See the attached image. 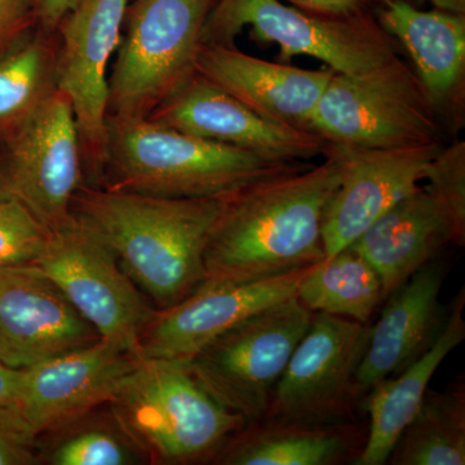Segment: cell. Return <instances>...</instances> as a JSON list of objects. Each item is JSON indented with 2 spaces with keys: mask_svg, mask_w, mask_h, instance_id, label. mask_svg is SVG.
<instances>
[{
  "mask_svg": "<svg viewBox=\"0 0 465 465\" xmlns=\"http://www.w3.org/2000/svg\"><path fill=\"white\" fill-rule=\"evenodd\" d=\"M323 157L322 163L251 183L226 198L204 249L203 284L266 280L326 258L324 211L341 166L332 150Z\"/></svg>",
  "mask_w": 465,
  "mask_h": 465,
  "instance_id": "cell-1",
  "label": "cell"
},
{
  "mask_svg": "<svg viewBox=\"0 0 465 465\" xmlns=\"http://www.w3.org/2000/svg\"><path fill=\"white\" fill-rule=\"evenodd\" d=\"M226 198L155 197L82 185L72 213L103 238L153 305L167 309L203 284L204 249Z\"/></svg>",
  "mask_w": 465,
  "mask_h": 465,
  "instance_id": "cell-2",
  "label": "cell"
},
{
  "mask_svg": "<svg viewBox=\"0 0 465 465\" xmlns=\"http://www.w3.org/2000/svg\"><path fill=\"white\" fill-rule=\"evenodd\" d=\"M308 164L210 142L146 116L108 115L96 186L155 197L224 198Z\"/></svg>",
  "mask_w": 465,
  "mask_h": 465,
  "instance_id": "cell-3",
  "label": "cell"
},
{
  "mask_svg": "<svg viewBox=\"0 0 465 465\" xmlns=\"http://www.w3.org/2000/svg\"><path fill=\"white\" fill-rule=\"evenodd\" d=\"M109 406L149 464L213 463L249 423L201 384L186 360L143 358Z\"/></svg>",
  "mask_w": 465,
  "mask_h": 465,
  "instance_id": "cell-4",
  "label": "cell"
},
{
  "mask_svg": "<svg viewBox=\"0 0 465 465\" xmlns=\"http://www.w3.org/2000/svg\"><path fill=\"white\" fill-rule=\"evenodd\" d=\"M309 131L338 148L440 145L439 113L400 56L363 74L333 73Z\"/></svg>",
  "mask_w": 465,
  "mask_h": 465,
  "instance_id": "cell-5",
  "label": "cell"
},
{
  "mask_svg": "<svg viewBox=\"0 0 465 465\" xmlns=\"http://www.w3.org/2000/svg\"><path fill=\"white\" fill-rule=\"evenodd\" d=\"M246 27L255 41L280 47L281 63L313 57L339 74H363L399 57V43L374 14L318 16L281 0H215L204 21L202 43L234 45Z\"/></svg>",
  "mask_w": 465,
  "mask_h": 465,
  "instance_id": "cell-6",
  "label": "cell"
},
{
  "mask_svg": "<svg viewBox=\"0 0 465 465\" xmlns=\"http://www.w3.org/2000/svg\"><path fill=\"white\" fill-rule=\"evenodd\" d=\"M215 0H134L109 76L108 115L148 116L195 74Z\"/></svg>",
  "mask_w": 465,
  "mask_h": 465,
  "instance_id": "cell-7",
  "label": "cell"
},
{
  "mask_svg": "<svg viewBox=\"0 0 465 465\" xmlns=\"http://www.w3.org/2000/svg\"><path fill=\"white\" fill-rule=\"evenodd\" d=\"M313 316L293 296L220 335L189 366L223 406L249 423L259 420Z\"/></svg>",
  "mask_w": 465,
  "mask_h": 465,
  "instance_id": "cell-8",
  "label": "cell"
},
{
  "mask_svg": "<svg viewBox=\"0 0 465 465\" xmlns=\"http://www.w3.org/2000/svg\"><path fill=\"white\" fill-rule=\"evenodd\" d=\"M33 264L57 284L101 341L140 356V338L157 308L149 304L90 225L73 215L65 226L51 232Z\"/></svg>",
  "mask_w": 465,
  "mask_h": 465,
  "instance_id": "cell-9",
  "label": "cell"
},
{
  "mask_svg": "<svg viewBox=\"0 0 465 465\" xmlns=\"http://www.w3.org/2000/svg\"><path fill=\"white\" fill-rule=\"evenodd\" d=\"M0 142V193L15 198L51 232L73 219L84 185V158L72 104L60 91Z\"/></svg>",
  "mask_w": 465,
  "mask_h": 465,
  "instance_id": "cell-10",
  "label": "cell"
},
{
  "mask_svg": "<svg viewBox=\"0 0 465 465\" xmlns=\"http://www.w3.org/2000/svg\"><path fill=\"white\" fill-rule=\"evenodd\" d=\"M370 332V322L314 313L275 384L264 416L307 424L356 420L354 412L363 400L357 371Z\"/></svg>",
  "mask_w": 465,
  "mask_h": 465,
  "instance_id": "cell-11",
  "label": "cell"
},
{
  "mask_svg": "<svg viewBox=\"0 0 465 465\" xmlns=\"http://www.w3.org/2000/svg\"><path fill=\"white\" fill-rule=\"evenodd\" d=\"M127 0H78L58 24L57 91L72 104L84 158V185L96 186L105 157L110 60Z\"/></svg>",
  "mask_w": 465,
  "mask_h": 465,
  "instance_id": "cell-12",
  "label": "cell"
},
{
  "mask_svg": "<svg viewBox=\"0 0 465 465\" xmlns=\"http://www.w3.org/2000/svg\"><path fill=\"white\" fill-rule=\"evenodd\" d=\"M100 341L38 266L0 268V362L26 370Z\"/></svg>",
  "mask_w": 465,
  "mask_h": 465,
  "instance_id": "cell-13",
  "label": "cell"
},
{
  "mask_svg": "<svg viewBox=\"0 0 465 465\" xmlns=\"http://www.w3.org/2000/svg\"><path fill=\"white\" fill-rule=\"evenodd\" d=\"M314 265L253 282L203 284L179 304L155 311L140 338V356L191 360L247 318L296 296Z\"/></svg>",
  "mask_w": 465,
  "mask_h": 465,
  "instance_id": "cell-14",
  "label": "cell"
},
{
  "mask_svg": "<svg viewBox=\"0 0 465 465\" xmlns=\"http://www.w3.org/2000/svg\"><path fill=\"white\" fill-rule=\"evenodd\" d=\"M142 360L127 349L100 341L21 370L15 410L38 440L109 403Z\"/></svg>",
  "mask_w": 465,
  "mask_h": 465,
  "instance_id": "cell-15",
  "label": "cell"
},
{
  "mask_svg": "<svg viewBox=\"0 0 465 465\" xmlns=\"http://www.w3.org/2000/svg\"><path fill=\"white\" fill-rule=\"evenodd\" d=\"M341 161L338 188L322 223L326 258L347 249L391 206L418 189L440 145L400 149L329 146Z\"/></svg>",
  "mask_w": 465,
  "mask_h": 465,
  "instance_id": "cell-16",
  "label": "cell"
},
{
  "mask_svg": "<svg viewBox=\"0 0 465 465\" xmlns=\"http://www.w3.org/2000/svg\"><path fill=\"white\" fill-rule=\"evenodd\" d=\"M146 118L281 161H308L324 155L327 149L316 134L266 121L197 73Z\"/></svg>",
  "mask_w": 465,
  "mask_h": 465,
  "instance_id": "cell-17",
  "label": "cell"
},
{
  "mask_svg": "<svg viewBox=\"0 0 465 465\" xmlns=\"http://www.w3.org/2000/svg\"><path fill=\"white\" fill-rule=\"evenodd\" d=\"M195 73L266 121L309 131L321 94L335 72L262 60L235 45H202Z\"/></svg>",
  "mask_w": 465,
  "mask_h": 465,
  "instance_id": "cell-18",
  "label": "cell"
},
{
  "mask_svg": "<svg viewBox=\"0 0 465 465\" xmlns=\"http://www.w3.org/2000/svg\"><path fill=\"white\" fill-rule=\"evenodd\" d=\"M464 242L465 234L445 203L428 186H419L349 247L375 269L385 302L446 246H463Z\"/></svg>",
  "mask_w": 465,
  "mask_h": 465,
  "instance_id": "cell-19",
  "label": "cell"
},
{
  "mask_svg": "<svg viewBox=\"0 0 465 465\" xmlns=\"http://www.w3.org/2000/svg\"><path fill=\"white\" fill-rule=\"evenodd\" d=\"M445 277V264L433 260L385 299L357 371L362 399L372 385L399 375L437 341L448 318L439 302Z\"/></svg>",
  "mask_w": 465,
  "mask_h": 465,
  "instance_id": "cell-20",
  "label": "cell"
},
{
  "mask_svg": "<svg viewBox=\"0 0 465 465\" xmlns=\"http://www.w3.org/2000/svg\"><path fill=\"white\" fill-rule=\"evenodd\" d=\"M375 18L405 48L439 115L460 114L465 94V15L423 11L403 0H382Z\"/></svg>",
  "mask_w": 465,
  "mask_h": 465,
  "instance_id": "cell-21",
  "label": "cell"
},
{
  "mask_svg": "<svg viewBox=\"0 0 465 465\" xmlns=\"http://www.w3.org/2000/svg\"><path fill=\"white\" fill-rule=\"evenodd\" d=\"M366 440L367 427L356 420L307 424L264 416L238 430L211 464H353Z\"/></svg>",
  "mask_w": 465,
  "mask_h": 465,
  "instance_id": "cell-22",
  "label": "cell"
},
{
  "mask_svg": "<svg viewBox=\"0 0 465 465\" xmlns=\"http://www.w3.org/2000/svg\"><path fill=\"white\" fill-rule=\"evenodd\" d=\"M464 289L450 305L445 326L432 347L393 378L372 385L362 401L369 415L365 448L354 465L387 464L391 450L420 409L430 382L440 363L465 339Z\"/></svg>",
  "mask_w": 465,
  "mask_h": 465,
  "instance_id": "cell-23",
  "label": "cell"
},
{
  "mask_svg": "<svg viewBox=\"0 0 465 465\" xmlns=\"http://www.w3.org/2000/svg\"><path fill=\"white\" fill-rule=\"evenodd\" d=\"M57 32L38 25L0 54V139L57 91Z\"/></svg>",
  "mask_w": 465,
  "mask_h": 465,
  "instance_id": "cell-24",
  "label": "cell"
},
{
  "mask_svg": "<svg viewBox=\"0 0 465 465\" xmlns=\"http://www.w3.org/2000/svg\"><path fill=\"white\" fill-rule=\"evenodd\" d=\"M296 299L312 313L369 323L382 300L375 269L351 247L322 260L299 284Z\"/></svg>",
  "mask_w": 465,
  "mask_h": 465,
  "instance_id": "cell-25",
  "label": "cell"
},
{
  "mask_svg": "<svg viewBox=\"0 0 465 465\" xmlns=\"http://www.w3.org/2000/svg\"><path fill=\"white\" fill-rule=\"evenodd\" d=\"M393 465L465 464V390H428L412 420L391 450Z\"/></svg>",
  "mask_w": 465,
  "mask_h": 465,
  "instance_id": "cell-26",
  "label": "cell"
},
{
  "mask_svg": "<svg viewBox=\"0 0 465 465\" xmlns=\"http://www.w3.org/2000/svg\"><path fill=\"white\" fill-rule=\"evenodd\" d=\"M36 448L39 464H149L145 452L119 423L109 403L42 434Z\"/></svg>",
  "mask_w": 465,
  "mask_h": 465,
  "instance_id": "cell-27",
  "label": "cell"
},
{
  "mask_svg": "<svg viewBox=\"0 0 465 465\" xmlns=\"http://www.w3.org/2000/svg\"><path fill=\"white\" fill-rule=\"evenodd\" d=\"M50 237L21 202L0 193V268L33 264Z\"/></svg>",
  "mask_w": 465,
  "mask_h": 465,
  "instance_id": "cell-28",
  "label": "cell"
},
{
  "mask_svg": "<svg viewBox=\"0 0 465 465\" xmlns=\"http://www.w3.org/2000/svg\"><path fill=\"white\" fill-rule=\"evenodd\" d=\"M424 180L448 207L465 234V143L458 142L434 154L425 167Z\"/></svg>",
  "mask_w": 465,
  "mask_h": 465,
  "instance_id": "cell-29",
  "label": "cell"
},
{
  "mask_svg": "<svg viewBox=\"0 0 465 465\" xmlns=\"http://www.w3.org/2000/svg\"><path fill=\"white\" fill-rule=\"evenodd\" d=\"M36 437L14 406L0 409V465H38Z\"/></svg>",
  "mask_w": 465,
  "mask_h": 465,
  "instance_id": "cell-30",
  "label": "cell"
},
{
  "mask_svg": "<svg viewBox=\"0 0 465 465\" xmlns=\"http://www.w3.org/2000/svg\"><path fill=\"white\" fill-rule=\"evenodd\" d=\"M38 25L36 0H0V54Z\"/></svg>",
  "mask_w": 465,
  "mask_h": 465,
  "instance_id": "cell-31",
  "label": "cell"
},
{
  "mask_svg": "<svg viewBox=\"0 0 465 465\" xmlns=\"http://www.w3.org/2000/svg\"><path fill=\"white\" fill-rule=\"evenodd\" d=\"M293 7L326 17H354L374 14L382 0H289Z\"/></svg>",
  "mask_w": 465,
  "mask_h": 465,
  "instance_id": "cell-32",
  "label": "cell"
},
{
  "mask_svg": "<svg viewBox=\"0 0 465 465\" xmlns=\"http://www.w3.org/2000/svg\"><path fill=\"white\" fill-rule=\"evenodd\" d=\"M76 2L78 0H36L39 26L48 32H56L58 24Z\"/></svg>",
  "mask_w": 465,
  "mask_h": 465,
  "instance_id": "cell-33",
  "label": "cell"
},
{
  "mask_svg": "<svg viewBox=\"0 0 465 465\" xmlns=\"http://www.w3.org/2000/svg\"><path fill=\"white\" fill-rule=\"evenodd\" d=\"M20 382L21 370L11 369L0 362V409L16 403Z\"/></svg>",
  "mask_w": 465,
  "mask_h": 465,
  "instance_id": "cell-34",
  "label": "cell"
},
{
  "mask_svg": "<svg viewBox=\"0 0 465 465\" xmlns=\"http://www.w3.org/2000/svg\"><path fill=\"white\" fill-rule=\"evenodd\" d=\"M433 7L452 14L465 15V0H427Z\"/></svg>",
  "mask_w": 465,
  "mask_h": 465,
  "instance_id": "cell-35",
  "label": "cell"
},
{
  "mask_svg": "<svg viewBox=\"0 0 465 465\" xmlns=\"http://www.w3.org/2000/svg\"><path fill=\"white\" fill-rule=\"evenodd\" d=\"M403 2L410 3V5H414L416 7H419V5H423L427 0H403Z\"/></svg>",
  "mask_w": 465,
  "mask_h": 465,
  "instance_id": "cell-36",
  "label": "cell"
}]
</instances>
